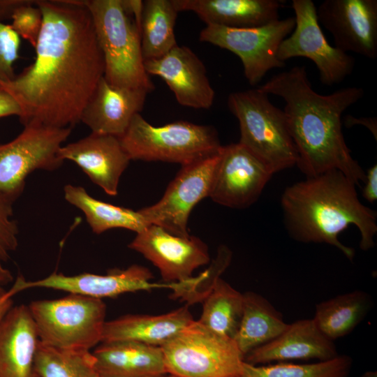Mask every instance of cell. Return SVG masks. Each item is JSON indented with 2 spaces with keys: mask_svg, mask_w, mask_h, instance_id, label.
<instances>
[{
  "mask_svg": "<svg viewBox=\"0 0 377 377\" xmlns=\"http://www.w3.org/2000/svg\"><path fill=\"white\" fill-rule=\"evenodd\" d=\"M43 26L34 62L0 89L21 108L20 122L72 128L104 76L105 63L84 1H36Z\"/></svg>",
  "mask_w": 377,
  "mask_h": 377,
  "instance_id": "1",
  "label": "cell"
},
{
  "mask_svg": "<svg viewBox=\"0 0 377 377\" xmlns=\"http://www.w3.org/2000/svg\"><path fill=\"white\" fill-rule=\"evenodd\" d=\"M281 97L287 126L297 153V165L307 177L337 170L356 186L365 172L350 154L342 132V114L364 94L358 87L321 95L313 90L305 66H295L258 87Z\"/></svg>",
  "mask_w": 377,
  "mask_h": 377,
  "instance_id": "2",
  "label": "cell"
},
{
  "mask_svg": "<svg viewBox=\"0 0 377 377\" xmlns=\"http://www.w3.org/2000/svg\"><path fill=\"white\" fill-rule=\"evenodd\" d=\"M355 186L343 173L333 170L286 188L281 203L291 236L302 242L332 245L352 261L354 249L339 242L338 235L353 224L360 232L361 249H371L376 213L360 201Z\"/></svg>",
  "mask_w": 377,
  "mask_h": 377,
  "instance_id": "3",
  "label": "cell"
},
{
  "mask_svg": "<svg viewBox=\"0 0 377 377\" xmlns=\"http://www.w3.org/2000/svg\"><path fill=\"white\" fill-rule=\"evenodd\" d=\"M89 10L104 63V78L127 88L154 89L144 66L140 34L128 17L122 0H88Z\"/></svg>",
  "mask_w": 377,
  "mask_h": 377,
  "instance_id": "4",
  "label": "cell"
},
{
  "mask_svg": "<svg viewBox=\"0 0 377 377\" xmlns=\"http://www.w3.org/2000/svg\"><path fill=\"white\" fill-rule=\"evenodd\" d=\"M227 105L237 119L239 142L263 161L273 173L297 165L298 156L284 112L260 89L235 91Z\"/></svg>",
  "mask_w": 377,
  "mask_h": 377,
  "instance_id": "5",
  "label": "cell"
},
{
  "mask_svg": "<svg viewBox=\"0 0 377 377\" xmlns=\"http://www.w3.org/2000/svg\"><path fill=\"white\" fill-rule=\"evenodd\" d=\"M131 160L178 163L182 165L219 151L218 133L212 126L176 121L154 126L140 113L119 138Z\"/></svg>",
  "mask_w": 377,
  "mask_h": 377,
  "instance_id": "6",
  "label": "cell"
},
{
  "mask_svg": "<svg viewBox=\"0 0 377 377\" xmlns=\"http://www.w3.org/2000/svg\"><path fill=\"white\" fill-rule=\"evenodd\" d=\"M29 308L40 341L62 349L88 350L101 342L106 306L77 294L31 302Z\"/></svg>",
  "mask_w": 377,
  "mask_h": 377,
  "instance_id": "7",
  "label": "cell"
},
{
  "mask_svg": "<svg viewBox=\"0 0 377 377\" xmlns=\"http://www.w3.org/2000/svg\"><path fill=\"white\" fill-rule=\"evenodd\" d=\"M168 374L239 377L244 357L235 341L195 320L161 346Z\"/></svg>",
  "mask_w": 377,
  "mask_h": 377,
  "instance_id": "8",
  "label": "cell"
},
{
  "mask_svg": "<svg viewBox=\"0 0 377 377\" xmlns=\"http://www.w3.org/2000/svg\"><path fill=\"white\" fill-rule=\"evenodd\" d=\"M71 133L70 127L29 122L13 140L0 145V192L16 200L30 173L59 168L64 161L58 151Z\"/></svg>",
  "mask_w": 377,
  "mask_h": 377,
  "instance_id": "9",
  "label": "cell"
},
{
  "mask_svg": "<svg viewBox=\"0 0 377 377\" xmlns=\"http://www.w3.org/2000/svg\"><path fill=\"white\" fill-rule=\"evenodd\" d=\"M295 26L293 17L251 28L209 24L200 32L199 40L236 54L242 63L244 77L254 86L271 69L285 66L286 63L278 59L277 52Z\"/></svg>",
  "mask_w": 377,
  "mask_h": 377,
  "instance_id": "10",
  "label": "cell"
},
{
  "mask_svg": "<svg viewBox=\"0 0 377 377\" xmlns=\"http://www.w3.org/2000/svg\"><path fill=\"white\" fill-rule=\"evenodd\" d=\"M221 148L215 154L182 165L162 198L139 212L149 225L181 237L189 235L188 221L193 208L209 197Z\"/></svg>",
  "mask_w": 377,
  "mask_h": 377,
  "instance_id": "11",
  "label": "cell"
},
{
  "mask_svg": "<svg viewBox=\"0 0 377 377\" xmlns=\"http://www.w3.org/2000/svg\"><path fill=\"white\" fill-rule=\"evenodd\" d=\"M292 6L295 26L280 44L278 59L285 62L293 57H306L316 66L322 84L341 83L353 71L354 58L330 45L319 24L313 1L293 0Z\"/></svg>",
  "mask_w": 377,
  "mask_h": 377,
  "instance_id": "12",
  "label": "cell"
},
{
  "mask_svg": "<svg viewBox=\"0 0 377 377\" xmlns=\"http://www.w3.org/2000/svg\"><path fill=\"white\" fill-rule=\"evenodd\" d=\"M274 173L239 142L222 146L209 197L231 208H245L258 198Z\"/></svg>",
  "mask_w": 377,
  "mask_h": 377,
  "instance_id": "13",
  "label": "cell"
},
{
  "mask_svg": "<svg viewBox=\"0 0 377 377\" xmlns=\"http://www.w3.org/2000/svg\"><path fill=\"white\" fill-rule=\"evenodd\" d=\"M128 247L151 261L166 282L186 281L210 260L207 245L198 237L177 236L154 225L137 233Z\"/></svg>",
  "mask_w": 377,
  "mask_h": 377,
  "instance_id": "14",
  "label": "cell"
},
{
  "mask_svg": "<svg viewBox=\"0 0 377 377\" xmlns=\"http://www.w3.org/2000/svg\"><path fill=\"white\" fill-rule=\"evenodd\" d=\"M153 276L149 269L133 265L125 269H112L105 275L82 273L66 276L53 272L36 281H26L19 276L10 288L13 295L32 288H45L68 292L96 299L114 297L121 294L152 288H168L173 283L151 282Z\"/></svg>",
  "mask_w": 377,
  "mask_h": 377,
  "instance_id": "15",
  "label": "cell"
},
{
  "mask_svg": "<svg viewBox=\"0 0 377 377\" xmlns=\"http://www.w3.org/2000/svg\"><path fill=\"white\" fill-rule=\"evenodd\" d=\"M316 15L332 34L334 47L376 59V0H325L316 8Z\"/></svg>",
  "mask_w": 377,
  "mask_h": 377,
  "instance_id": "16",
  "label": "cell"
},
{
  "mask_svg": "<svg viewBox=\"0 0 377 377\" xmlns=\"http://www.w3.org/2000/svg\"><path fill=\"white\" fill-rule=\"evenodd\" d=\"M147 73L160 77L173 92L181 105L194 109H209L215 91L206 68L189 47L177 45L163 56L144 61Z\"/></svg>",
  "mask_w": 377,
  "mask_h": 377,
  "instance_id": "17",
  "label": "cell"
},
{
  "mask_svg": "<svg viewBox=\"0 0 377 377\" xmlns=\"http://www.w3.org/2000/svg\"><path fill=\"white\" fill-rule=\"evenodd\" d=\"M59 158L76 163L108 195H116L122 173L131 161L118 137L91 133L58 151Z\"/></svg>",
  "mask_w": 377,
  "mask_h": 377,
  "instance_id": "18",
  "label": "cell"
},
{
  "mask_svg": "<svg viewBox=\"0 0 377 377\" xmlns=\"http://www.w3.org/2000/svg\"><path fill=\"white\" fill-rule=\"evenodd\" d=\"M148 94L142 89L114 86L103 77L85 106L80 121L91 133L119 138L133 117L142 110Z\"/></svg>",
  "mask_w": 377,
  "mask_h": 377,
  "instance_id": "19",
  "label": "cell"
},
{
  "mask_svg": "<svg viewBox=\"0 0 377 377\" xmlns=\"http://www.w3.org/2000/svg\"><path fill=\"white\" fill-rule=\"evenodd\" d=\"M338 355L333 341L322 333L313 319H304L288 324L274 339L246 354L244 362L257 365L294 360L327 361Z\"/></svg>",
  "mask_w": 377,
  "mask_h": 377,
  "instance_id": "20",
  "label": "cell"
},
{
  "mask_svg": "<svg viewBox=\"0 0 377 377\" xmlns=\"http://www.w3.org/2000/svg\"><path fill=\"white\" fill-rule=\"evenodd\" d=\"M39 342L29 306H12L0 321V377H39L35 369Z\"/></svg>",
  "mask_w": 377,
  "mask_h": 377,
  "instance_id": "21",
  "label": "cell"
},
{
  "mask_svg": "<svg viewBox=\"0 0 377 377\" xmlns=\"http://www.w3.org/2000/svg\"><path fill=\"white\" fill-rule=\"evenodd\" d=\"M178 12L192 11L206 25L251 28L279 18L277 0H173Z\"/></svg>",
  "mask_w": 377,
  "mask_h": 377,
  "instance_id": "22",
  "label": "cell"
},
{
  "mask_svg": "<svg viewBox=\"0 0 377 377\" xmlns=\"http://www.w3.org/2000/svg\"><path fill=\"white\" fill-rule=\"evenodd\" d=\"M93 354L99 377H164L160 346L133 341L102 343Z\"/></svg>",
  "mask_w": 377,
  "mask_h": 377,
  "instance_id": "23",
  "label": "cell"
},
{
  "mask_svg": "<svg viewBox=\"0 0 377 377\" xmlns=\"http://www.w3.org/2000/svg\"><path fill=\"white\" fill-rule=\"evenodd\" d=\"M193 320L188 305L161 315H126L105 322L101 342L133 341L161 347Z\"/></svg>",
  "mask_w": 377,
  "mask_h": 377,
  "instance_id": "24",
  "label": "cell"
},
{
  "mask_svg": "<svg viewBox=\"0 0 377 377\" xmlns=\"http://www.w3.org/2000/svg\"><path fill=\"white\" fill-rule=\"evenodd\" d=\"M243 313L234 341L244 357L272 341L288 327L281 313L264 297L253 292L243 294Z\"/></svg>",
  "mask_w": 377,
  "mask_h": 377,
  "instance_id": "25",
  "label": "cell"
},
{
  "mask_svg": "<svg viewBox=\"0 0 377 377\" xmlns=\"http://www.w3.org/2000/svg\"><path fill=\"white\" fill-rule=\"evenodd\" d=\"M64 191L66 200L84 213L96 234L112 228H125L138 233L149 226L139 211L98 200L89 195L82 186L67 184Z\"/></svg>",
  "mask_w": 377,
  "mask_h": 377,
  "instance_id": "26",
  "label": "cell"
},
{
  "mask_svg": "<svg viewBox=\"0 0 377 377\" xmlns=\"http://www.w3.org/2000/svg\"><path fill=\"white\" fill-rule=\"evenodd\" d=\"M178 13L173 0L143 1L140 34L144 61L159 58L178 45L175 34Z\"/></svg>",
  "mask_w": 377,
  "mask_h": 377,
  "instance_id": "27",
  "label": "cell"
},
{
  "mask_svg": "<svg viewBox=\"0 0 377 377\" xmlns=\"http://www.w3.org/2000/svg\"><path fill=\"white\" fill-rule=\"evenodd\" d=\"M370 304L368 294L355 290L317 304L313 319L322 333L334 341L354 330L364 319Z\"/></svg>",
  "mask_w": 377,
  "mask_h": 377,
  "instance_id": "28",
  "label": "cell"
},
{
  "mask_svg": "<svg viewBox=\"0 0 377 377\" xmlns=\"http://www.w3.org/2000/svg\"><path fill=\"white\" fill-rule=\"evenodd\" d=\"M202 302V311L198 322L234 340L243 313V294L219 277Z\"/></svg>",
  "mask_w": 377,
  "mask_h": 377,
  "instance_id": "29",
  "label": "cell"
},
{
  "mask_svg": "<svg viewBox=\"0 0 377 377\" xmlns=\"http://www.w3.org/2000/svg\"><path fill=\"white\" fill-rule=\"evenodd\" d=\"M39 377H99L88 350L62 349L39 342L35 357Z\"/></svg>",
  "mask_w": 377,
  "mask_h": 377,
  "instance_id": "30",
  "label": "cell"
},
{
  "mask_svg": "<svg viewBox=\"0 0 377 377\" xmlns=\"http://www.w3.org/2000/svg\"><path fill=\"white\" fill-rule=\"evenodd\" d=\"M353 364L348 355L311 364L279 363L257 366L243 362L239 377H348Z\"/></svg>",
  "mask_w": 377,
  "mask_h": 377,
  "instance_id": "31",
  "label": "cell"
},
{
  "mask_svg": "<svg viewBox=\"0 0 377 377\" xmlns=\"http://www.w3.org/2000/svg\"><path fill=\"white\" fill-rule=\"evenodd\" d=\"M231 259V251L225 245L220 246L216 257L209 268L198 276L182 282L178 297L186 300L188 304L202 302L220 275L229 266Z\"/></svg>",
  "mask_w": 377,
  "mask_h": 377,
  "instance_id": "32",
  "label": "cell"
},
{
  "mask_svg": "<svg viewBox=\"0 0 377 377\" xmlns=\"http://www.w3.org/2000/svg\"><path fill=\"white\" fill-rule=\"evenodd\" d=\"M15 199L0 192V285H6L13 280L10 270L2 263L10 258L18 246L19 228L13 219Z\"/></svg>",
  "mask_w": 377,
  "mask_h": 377,
  "instance_id": "33",
  "label": "cell"
},
{
  "mask_svg": "<svg viewBox=\"0 0 377 377\" xmlns=\"http://www.w3.org/2000/svg\"><path fill=\"white\" fill-rule=\"evenodd\" d=\"M36 1H27L12 13V28L35 48L43 26V14Z\"/></svg>",
  "mask_w": 377,
  "mask_h": 377,
  "instance_id": "34",
  "label": "cell"
},
{
  "mask_svg": "<svg viewBox=\"0 0 377 377\" xmlns=\"http://www.w3.org/2000/svg\"><path fill=\"white\" fill-rule=\"evenodd\" d=\"M20 43V37L11 25L0 20V80L15 77L13 65L19 58Z\"/></svg>",
  "mask_w": 377,
  "mask_h": 377,
  "instance_id": "35",
  "label": "cell"
},
{
  "mask_svg": "<svg viewBox=\"0 0 377 377\" xmlns=\"http://www.w3.org/2000/svg\"><path fill=\"white\" fill-rule=\"evenodd\" d=\"M363 197L369 202H374L377 199V165L371 166L365 172Z\"/></svg>",
  "mask_w": 377,
  "mask_h": 377,
  "instance_id": "36",
  "label": "cell"
},
{
  "mask_svg": "<svg viewBox=\"0 0 377 377\" xmlns=\"http://www.w3.org/2000/svg\"><path fill=\"white\" fill-rule=\"evenodd\" d=\"M21 108L16 100L8 92L0 89V118L21 115Z\"/></svg>",
  "mask_w": 377,
  "mask_h": 377,
  "instance_id": "37",
  "label": "cell"
},
{
  "mask_svg": "<svg viewBox=\"0 0 377 377\" xmlns=\"http://www.w3.org/2000/svg\"><path fill=\"white\" fill-rule=\"evenodd\" d=\"M344 124L347 127H350L356 124H362L372 133L376 140L377 120L376 117H362L357 119L352 115H347L344 117Z\"/></svg>",
  "mask_w": 377,
  "mask_h": 377,
  "instance_id": "38",
  "label": "cell"
},
{
  "mask_svg": "<svg viewBox=\"0 0 377 377\" xmlns=\"http://www.w3.org/2000/svg\"><path fill=\"white\" fill-rule=\"evenodd\" d=\"M27 1L21 0H3L0 1V20L1 19L11 17L13 11Z\"/></svg>",
  "mask_w": 377,
  "mask_h": 377,
  "instance_id": "39",
  "label": "cell"
},
{
  "mask_svg": "<svg viewBox=\"0 0 377 377\" xmlns=\"http://www.w3.org/2000/svg\"><path fill=\"white\" fill-rule=\"evenodd\" d=\"M13 295L0 285V321L13 306Z\"/></svg>",
  "mask_w": 377,
  "mask_h": 377,
  "instance_id": "40",
  "label": "cell"
},
{
  "mask_svg": "<svg viewBox=\"0 0 377 377\" xmlns=\"http://www.w3.org/2000/svg\"><path fill=\"white\" fill-rule=\"evenodd\" d=\"M361 377H377V372L376 371H367Z\"/></svg>",
  "mask_w": 377,
  "mask_h": 377,
  "instance_id": "41",
  "label": "cell"
},
{
  "mask_svg": "<svg viewBox=\"0 0 377 377\" xmlns=\"http://www.w3.org/2000/svg\"><path fill=\"white\" fill-rule=\"evenodd\" d=\"M164 377H177V376H175L171 375V374H167Z\"/></svg>",
  "mask_w": 377,
  "mask_h": 377,
  "instance_id": "42",
  "label": "cell"
}]
</instances>
